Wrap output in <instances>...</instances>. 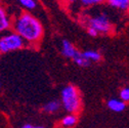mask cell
Wrapping results in <instances>:
<instances>
[{"mask_svg": "<svg viewBox=\"0 0 129 128\" xmlns=\"http://www.w3.org/2000/svg\"><path fill=\"white\" fill-rule=\"evenodd\" d=\"M13 29L23 40L34 43L40 40L43 34V27L39 20L30 13H22L13 23Z\"/></svg>", "mask_w": 129, "mask_h": 128, "instance_id": "obj_1", "label": "cell"}, {"mask_svg": "<svg viewBox=\"0 0 129 128\" xmlns=\"http://www.w3.org/2000/svg\"><path fill=\"white\" fill-rule=\"evenodd\" d=\"M60 105L70 114H74L80 109V97L75 86L68 85L62 88L60 92Z\"/></svg>", "mask_w": 129, "mask_h": 128, "instance_id": "obj_2", "label": "cell"}, {"mask_svg": "<svg viewBox=\"0 0 129 128\" xmlns=\"http://www.w3.org/2000/svg\"><path fill=\"white\" fill-rule=\"evenodd\" d=\"M24 46V40L17 33H9L0 38V52L6 53L19 50Z\"/></svg>", "mask_w": 129, "mask_h": 128, "instance_id": "obj_3", "label": "cell"}, {"mask_svg": "<svg viewBox=\"0 0 129 128\" xmlns=\"http://www.w3.org/2000/svg\"><path fill=\"white\" fill-rule=\"evenodd\" d=\"M88 23H89L88 27L94 29L98 33L107 34L112 30V24L108 18V15H106L105 13H101L95 15V17H92L88 21Z\"/></svg>", "mask_w": 129, "mask_h": 128, "instance_id": "obj_4", "label": "cell"}, {"mask_svg": "<svg viewBox=\"0 0 129 128\" xmlns=\"http://www.w3.org/2000/svg\"><path fill=\"white\" fill-rule=\"evenodd\" d=\"M78 52L79 51L76 49V47L70 41L62 40V42H61V53L63 56L73 59L78 54Z\"/></svg>", "mask_w": 129, "mask_h": 128, "instance_id": "obj_5", "label": "cell"}, {"mask_svg": "<svg viewBox=\"0 0 129 128\" xmlns=\"http://www.w3.org/2000/svg\"><path fill=\"white\" fill-rule=\"evenodd\" d=\"M107 105H108V108L111 111L115 112V113H121V112H123L126 109V103L122 102L121 100H117V99L109 100Z\"/></svg>", "mask_w": 129, "mask_h": 128, "instance_id": "obj_6", "label": "cell"}, {"mask_svg": "<svg viewBox=\"0 0 129 128\" xmlns=\"http://www.w3.org/2000/svg\"><path fill=\"white\" fill-rule=\"evenodd\" d=\"M10 27V20L6 11L0 7V32H3Z\"/></svg>", "mask_w": 129, "mask_h": 128, "instance_id": "obj_7", "label": "cell"}, {"mask_svg": "<svg viewBox=\"0 0 129 128\" xmlns=\"http://www.w3.org/2000/svg\"><path fill=\"white\" fill-rule=\"evenodd\" d=\"M81 53H82V55H83L89 62H91V61L98 62V61H100V60L102 59V54H101L98 50H92V49H90V50H85V51H83V52H81Z\"/></svg>", "mask_w": 129, "mask_h": 128, "instance_id": "obj_8", "label": "cell"}, {"mask_svg": "<svg viewBox=\"0 0 129 128\" xmlns=\"http://www.w3.org/2000/svg\"><path fill=\"white\" fill-rule=\"evenodd\" d=\"M59 108H60V102L53 100V101L46 103L42 109L45 113H55V112L59 110Z\"/></svg>", "mask_w": 129, "mask_h": 128, "instance_id": "obj_9", "label": "cell"}, {"mask_svg": "<svg viewBox=\"0 0 129 128\" xmlns=\"http://www.w3.org/2000/svg\"><path fill=\"white\" fill-rule=\"evenodd\" d=\"M107 1L110 6L120 10H127L129 6V0H107Z\"/></svg>", "mask_w": 129, "mask_h": 128, "instance_id": "obj_10", "label": "cell"}, {"mask_svg": "<svg viewBox=\"0 0 129 128\" xmlns=\"http://www.w3.org/2000/svg\"><path fill=\"white\" fill-rule=\"evenodd\" d=\"M77 116L75 114H69L67 116H64L61 120V126L64 128H71L76 125L77 123Z\"/></svg>", "mask_w": 129, "mask_h": 128, "instance_id": "obj_11", "label": "cell"}, {"mask_svg": "<svg viewBox=\"0 0 129 128\" xmlns=\"http://www.w3.org/2000/svg\"><path fill=\"white\" fill-rule=\"evenodd\" d=\"M73 60H74V62L76 63V65H78L79 67H82V68H85V67H88V66H90V63L91 62H89L83 55H82V53L81 52H78V54L73 58Z\"/></svg>", "mask_w": 129, "mask_h": 128, "instance_id": "obj_12", "label": "cell"}, {"mask_svg": "<svg viewBox=\"0 0 129 128\" xmlns=\"http://www.w3.org/2000/svg\"><path fill=\"white\" fill-rule=\"evenodd\" d=\"M20 3L27 9H35L37 6V2L36 0H20Z\"/></svg>", "mask_w": 129, "mask_h": 128, "instance_id": "obj_13", "label": "cell"}, {"mask_svg": "<svg viewBox=\"0 0 129 128\" xmlns=\"http://www.w3.org/2000/svg\"><path fill=\"white\" fill-rule=\"evenodd\" d=\"M81 3L85 6H91V5H98L103 2H105L106 0H80Z\"/></svg>", "mask_w": 129, "mask_h": 128, "instance_id": "obj_14", "label": "cell"}, {"mask_svg": "<svg viewBox=\"0 0 129 128\" xmlns=\"http://www.w3.org/2000/svg\"><path fill=\"white\" fill-rule=\"evenodd\" d=\"M120 100L124 103H127L129 101V89H128V87H125L120 91Z\"/></svg>", "mask_w": 129, "mask_h": 128, "instance_id": "obj_15", "label": "cell"}, {"mask_svg": "<svg viewBox=\"0 0 129 128\" xmlns=\"http://www.w3.org/2000/svg\"><path fill=\"white\" fill-rule=\"evenodd\" d=\"M87 33H88V35L91 36V37H96V36L99 35L98 32H96L94 29L90 28V27H88V29H87Z\"/></svg>", "mask_w": 129, "mask_h": 128, "instance_id": "obj_16", "label": "cell"}, {"mask_svg": "<svg viewBox=\"0 0 129 128\" xmlns=\"http://www.w3.org/2000/svg\"><path fill=\"white\" fill-rule=\"evenodd\" d=\"M22 128H46L44 126H35V125H32V124H25L22 126Z\"/></svg>", "mask_w": 129, "mask_h": 128, "instance_id": "obj_17", "label": "cell"}, {"mask_svg": "<svg viewBox=\"0 0 129 128\" xmlns=\"http://www.w3.org/2000/svg\"><path fill=\"white\" fill-rule=\"evenodd\" d=\"M69 1H70V2H75L76 0H69Z\"/></svg>", "mask_w": 129, "mask_h": 128, "instance_id": "obj_18", "label": "cell"}, {"mask_svg": "<svg viewBox=\"0 0 129 128\" xmlns=\"http://www.w3.org/2000/svg\"><path fill=\"white\" fill-rule=\"evenodd\" d=\"M0 87H1V82H0Z\"/></svg>", "mask_w": 129, "mask_h": 128, "instance_id": "obj_19", "label": "cell"}]
</instances>
